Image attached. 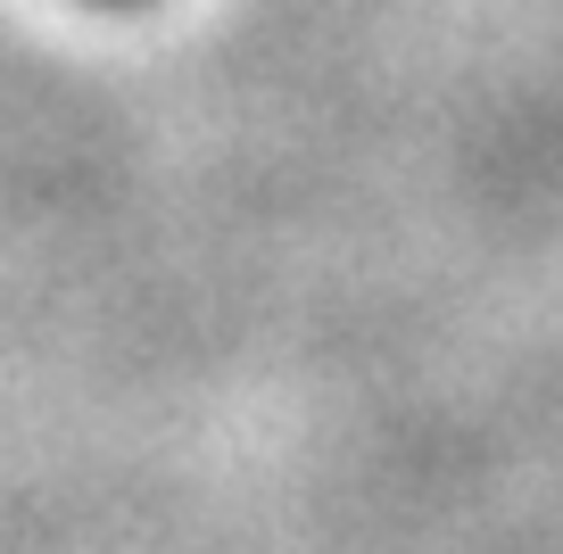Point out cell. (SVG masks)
Segmentation results:
<instances>
[{
    "label": "cell",
    "mask_w": 563,
    "mask_h": 554,
    "mask_svg": "<svg viewBox=\"0 0 563 554\" xmlns=\"http://www.w3.org/2000/svg\"><path fill=\"white\" fill-rule=\"evenodd\" d=\"M91 9H141V0H91Z\"/></svg>",
    "instance_id": "cell-1"
}]
</instances>
